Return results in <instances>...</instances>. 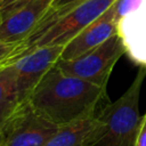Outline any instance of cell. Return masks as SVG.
I'll use <instances>...</instances> for the list:
<instances>
[{"mask_svg": "<svg viewBox=\"0 0 146 146\" xmlns=\"http://www.w3.org/2000/svg\"><path fill=\"white\" fill-rule=\"evenodd\" d=\"M106 88L63 72L54 65L31 92L27 103L41 116L62 127L98 113Z\"/></svg>", "mask_w": 146, "mask_h": 146, "instance_id": "6da1fadb", "label": "cell"}, {"mask_svg": "<svg viewBox=\"0 0 146 146\" xmlns=\"http://www.w3.org/2000/svg\"><path fill=\"white\" fill-rule=\"evenodd\" d=\"M119 34L127 54L141 66H146V0L138 9L120 21Z\"/></svg>", "mask_w": 146, "mask_h": 146, "instance_id": "9c48e42d", "label": "cell"}, {"mask_svg": "<svg viewBox=\"0 0 146 146\" xmlns=\"http://www.w3.org/2000/svg\"><path fill=\"white\" fill-rule=\"evenodd\" d=\"M125 52V46L117 32L87 52L71 59H59L56 65L66 74L106 88L115 64Z\"/></svg>", "mask_w": 146, "mask_h": 146, "instance_id": "277c9868", "label": "cell"}, {"mask_svg": "<svg viewBox=\"0 0 146 146\" xmlns=\"http://www.w3.org/2000/svg\"><path fill=\"white\" fill-rule=\"evenodd\" d=\"M1 21H2V17H1V14H0V23H1Z\"/></svg>", "mask_w": 146, "mask_h": 146, "instance_id": "ac0fdd59", "label": "cell"}, {"mask_svg": "<svg viewBox=\"0 0 146 146\" xmlns=\"http://www.w3.org/2000/svg\"><path fill=\"white\" fill-rule=\"evenodd\" d=\"M24 0H0V13L8 9V8H11L21 2H23Z\"/></svg>", "mask_w": 146, "mask_h": 146, "instance_id": "9a60e30c", "label": "cell"}, {"mask_svg": "<svg viewBox=\"0 0 146 146\" xmlns=\"http://www.w3.org/2000/svg\"><path fill=\"white\" fill-rule=\"evenodd\" d=\"M54 0H24L1 11L0 42L25 41L50 10Z\"/></svg>", "mask_w": 146, "mask_h": 146, "instance_id": "52a82bcc", "label": "cell"}, {"mask_svg": "<svg viewBox=\"0 0 146 146\" xmlns=\"http://www.w3.org/2000/svg\"><path fill=\"white\" fill-rule=\"evenodd\" d=\"M23 42H0V68L10 65L18 57L24 48Z\"/></svg>", "mask_w": 146, "mask_h": 146, "instance_id": "7c38bea8", "label": "cell"}, {"mask_svg": "<svg viewBox=\"0 0 146 146\" xmlns=\"http://www.w3.org/2000/svg\"><path fill=\"white\" fill-rule=\"evenodd\" d=\"M119 32V23L114 17L113 5L97 19L83 29L78 35L68 41L59 59H71L97 47L110 36Z\"/></svg>", "mask_w": 146, "mask_h": 146, "instance_id": "ba28073f", "label": "cell"}, {"mask_svg": "<svg viewBox=\"0 0 146 146\" xmlns=\"http://www.w3.org/2000/svg\"><path fill=\"white\" fill-rule=\"evenodd\" d=\"M0 146H2V135H1V131H0Z\"/></svg>", "mask_w": 146, "mask_h": 146, "instance_id": "e0dca14e", "label": "cell"}, {"mask_svg": "<svg viewBox=\"0 0 146 146\" xmlns=\"http://www.w3.org/2000/svg\"><path fill=\"white\" fill-rule=\"evenodd\" d=\"M75 1H79V0H54V2H52V5H51V8L63 7V6H66V5H68V3L75 2Z\"/></svg>", "mask_w": 146, "mask_h": 146, "instance_id": "2e32d148", "label": "cell"}, {"mask_svg": "<svg viewBox=\"0 0 146 146\" xmlns=\"http://www.w3.org/2000/svg\"><path fill=\"white\" fill-rule=\"evenodd\" d=\"M145 67H146V66H145Z\"/></svg>", "mask_w": 146, "mask_h": 146, "instance_id": "d6986e66", "label": "cell"}, {"mask_svg": "<svg viewBox=\"0 0 146 146\" xmlns=\"http://www.w3.org/2000/svg\"><path fill=\"white\" fill-rule=\"evenodd\" d=\"M22 104L14 67L6 65L0 68V130Z\"/></svg>", "mask_w": 146, "mask_h": 146, "instance_id": "30bf717a", "label": "cell"}, {"mask_svg": "<svg viewBox=\"0 0 146 146\" xmlns=\"http://www.w3.org/2000/svg\"><path fill=\"white\" fill-rule=\"evenodd\" d=\"M96 115L59 127L43 146H84L87 136L96 124Z\"/></svg>", "mask_w": 146, "mask_h": 146, "instance_id": "8fae6325", "label": "cell"}, {"mask_svg": "<svg viewBox=\"0 0 146 146\" xmlns=\"http://www.w3.org/2000/svg\"><path fill=\"white\" fill-rule=\"evenodd\" d=\"M145 76L146 67L141 66L124 94L98 111L84 146H135L143 119L139 99Z\"/></svg>", "mask_w": 146, "mask_h": 146, "instance_id": "7a4b0ae2", "label": "cell"}, {"mask_svg": "<svg viewBox=\"0 0 146 146\" xmlns=\"http://www.w3.org/2000/svg\"><path fill=\"white\" fill-rule=\"evenodd\" d=\"M135 146H146V113L143 115L141 124L138 131V136L136 139Z\"/></svg>", "mask_w": 146, "mask_h": 146, "instance_id": "5bb4252c", "label": "cell"}, {"mask_svg": "<svg viewBox=\"0 0 146 146\" xmlns=\"http://www.w3.org/2000/svg\"><path fill=\"white\" fill-rule=\"evenodd\" d=\"M115 1L116 0H79L63 7L50 8L41 23L24 41V48L17 58L33 48L65 46L105 13Z\"/></svg>", "mask_w": 146, "mask_h": 146, "instance_id": "3957f363", "label": "cell"}, {"mask_svg": "<svg viewBox=\"0 0 146 146\" xmlns=\"http://www.w3.org/2000/svg\"><path fill=\"white\" fill-rule=\"evenodd\" d=\"M65 46H43L33 48L11 63L22 103L27 102L31 92L44 74L59 60Z\"/></svg>", "mask_w": 146, "mask_h": 146, "instance_id": "8992f818", "label": "cell"}, {"mask_svg": "<svg viewBox=\"0 0 146 146\" xmlns=\"http://www.w3.org/2000/svg\"><path fill=\"white\" fill-rule=\"evenodd\" d=\"M143 2L144 0H116L113 3L115 21L120 23V21L123 17H125L130 13L138 9Z\"/></svg>", "mask_w": 146, "mask_h": 146, "instance_id": "4fadbf2b", "label": "cell"}, {"mask_svg": "<svg viewBox=\"0 0 146 146\" xmlns=\"http://www.w3.org/2000/svg\"><path fill=\"white\" fill-rule=\"evenodd\" d=\"M58 128L25 102L0 130L2 146H43Z\"/></svg>", "mask_w": 146, "mask_h": 146, "instance_id": "5b68a950", "label": "cell"}]
</instances>
